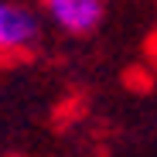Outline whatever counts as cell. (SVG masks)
Instances as JSON below:
<instances>
[{"label": "cell", "mask_w": 157, "mask_h": 157, "mask_svg": "<svg viewBox=\"0 0 157 157\" xmlns=\"http://www.w3.org/2000/svg\"><path fill=\"white\" fill-rule=\"evenodd\" d=\"M44 14L58 31L82 38V34H92L102 24L106 4L102 0H44Z\"/></svg>", "instance_id": "obj_1"}, {"label": "cell", "mask_w": 157, "mask_h": 157, "mask_svg": "<svg viewBox=\"0 0 157 157\" xmlns=\"http://www.w3.org/2000/svg\"><path fill=\"white\" fill-rule=\"evenodd\" d=\"M41 34V21L21 4L0 0V51H24Z\"/></svg>", "instance_id": "obj_2"}]
</instances>
